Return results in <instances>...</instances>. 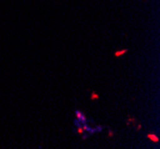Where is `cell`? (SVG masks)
I'll return each mask as SVG.
<instances>
[{
	"mask_svg": "<svg viewBox=\"0 0 160 149\" xmlns=\"http://www.w3.org/2000/svg\"><path fill=\"white\" fill-rule=\"evenodd\" d=\"M91 99H92V100H96V99H99V95L97 94L96 92H92V93H91Z\"/></svg>",
	"mask_w": 160,
	"mask_h": 149,
	"instance_id": "obj_4",
	"label": "cell"
},
{
	"mask_svg": "<svg viewBox=\"0 0 160 149\" xmlns=\"http://www.w3.org/2000/svg\"><path fill=\"white\" fill-rule=\"evenodd\" d=\"M147 137H148L151 141H153V142H155V143L159 142V137H158L157 135H154V134H148V135H147Z\"/></svg>",
	"mask_w": 160,
	"mask_h": 149,
	"instance_id": "obj_2",
	"label": "cell"
},
{
	"mask_svg": "<svg viewBox=\"0 0 160 149\" xmlns=\"http://www.w3.org/2000/svg\"><path fill=\"white\" fill-rule=\"evenodd\" d=\"M75 117H77V121H79L80 123H87L88 119L86 118V116L84 115L81 111L79 110H75Z\"/></svg>",
	"mask_w": 160,
	"mask_h": 149,
	"instance_id": "obj_1",
	"label": "cell"
},
{
	"mask_svg": "<svg viewBox=\"0 0 160 149\" xmlns=\"http://www.w3.org/2000/svg\"><path fill=\"white\" fill-rule=\"evenodd\" d=\"M113 135H115V131H112V130H110V129H109V134H108V137H112Z\"/></svg>",
	"mask_w": 160,
	"mask_h": 149,
	"instance_id": "obj_5",
	"label": "cell"
},
{
	"mask_svg": "<svg viewBox=\"0 0 160 149\" xmlns=\"http://www.w3.org/2000/svg\"><path fill=\"white\" fill-rule=\"evenodd\" d=\"M127 51H128V49H121L118 51H115V56H116V57H120V56L126 54Z\"/></svg>",
	"mask_w": 160,
	"mask_h": 149,
	"instance_id": "obj_3",
	"label": "cell"
}]
</instances>
